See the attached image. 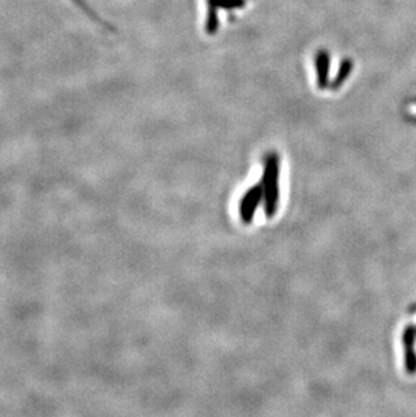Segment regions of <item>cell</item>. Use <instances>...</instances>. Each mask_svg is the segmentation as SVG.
<instances>
[{"label": "cell", "instance_id": "1", "mask_svg": "<svg viewBox=\"0 0 416 417\" xmlns=\"http://www.w3.org/2000/svg\"><path fill=\"white\" fill-rule=\"evenodd\" d=\"M316 72H318V87L320 89L329 85V71H330V56L326 50H319L315 56Z\"/></svg>", "mask_w": 416, "mask_h": 417}, {"label": "cell", "instance_id": "2", "mask_svg": "<svg viewBox=\"0 0 416 417\" xmlns=\"http://www.w3.org/2000/svg\"><path fill=\"white\" fill-rule=\"evenodd\" d=\"M351 69H353V61H351V60H343L341 64V68H339V71H338L337 77L334 79L333 84H331V88L333 89L339 88V87L342 85V83H343V81L349 77Z\"/></svg>", "mask_w": 416, "mask_h": 417}, {"label": "cell", "instance_id": "3", "mask_svg": "<svg viewBox=\"0 0 416 417\" xmlns=\"http://www.w3.org/2000/svg\"><path fill=\"white\" fill-rule=\"evenodd\" d=\"M216 7L215 6L208 5V15H207V23H206V30L208 34H215V31L218 29V14H216Z\"/></svg>", "mask_w": 416, "mask_h": 417}, {"label": "cell", "instance_id": "4", "mask_svg": "<svg viewBox=\"0 0 416 417\" xmlns=\"http://www.w3.org/2000/svg\"><path fill=\"white\" fill-rule=\"evenodd\" d=\"M208 5L215 6L216 9L232 10V9H239L245 6V0H208Z\"/></svg>", "mask_w": 416, "mask_h": 417}]
</instances>
